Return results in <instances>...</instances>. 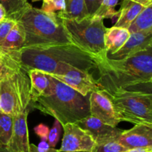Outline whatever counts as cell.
<instances>
[{
    "instance_id": "cell-1",
    "label": "cell",
    "mask_w": 152,
    "mask_h": 152,
    "mask_svg": "<svg viewBox=\"0 0 152 152\" xmlns=\"http://www.w3.org/2000/svg\"><path fill=\"white\" fill-rule=\"evenodd\" d=\"M16 53L21 66L27 70L62 75L71 68L85 72L96 69L94 58L73 44L25 47Z\"/></svg>"
},
{
    "instance_id": "cell-2",
    "label": "cell",
    "mask_w": 152,
    "mask_h": 152,
    "mask_svg": "<svg viewBox=\"0 0 152 152\" xmlns=\"http://www.w3.org/2000/svg\"><path fill=\"white\" fill-rule=\"evenodd\" d=\"M95 61L99 73L97 81L104 90L151 85L152 48L123 59H111L104 55Z\"/></svg>"
},
{
    "instance_id": "cell-3",
    "label": "cell",
    "mask_w": 152,
    "mask_h": 152,
    "mask_svg": "<svg viewBox=\"0 0 152 152\" xmlns=\"http://www.w3.org/2000/svg\"><path fill=\"white\" fill-rule=\"evenodd\" d=\"M16 21L22 25L25 40L22 48L72 44L57 13H48L31 4L21 10Z\"/></svg>"
},
{
    "instance_id": "cell-4",
    "label": "cell",
    "mask_w": 152,
    "mask_h": 152,
    "mask_svg": "<svg viewBox=\"0 0 152 152\" xmlns=\"http://www.w3.org/2000/svg\"><path fill=\"white\" fill-rule=\"evenodd\" d=\"M53 83V93L37 98L31 104V107L53 116L61 125L77 123L90 116L89 95L84 96L55 77Z\"/></svg>"
},
{
    "instance_id": "cell-5",
    "label": "cell",
    "mask_w": 152,
    "mask_h": 152,
    "mask_svg": "<svg viewBox=\"0 0 152 152\" xmlns=\"http://www.w3.org/2000/svg\"><path fill=\"white\" fill-rule=\"evenodd\" d=\"M104 92L111 100L120 122L152 127L151 92L134 88Z\"/></svg>"
},
{
    "instance_id": "cell-6",
    "label": "cell",
    "mask_w": 152,
    "mask_h": 152,
    "mask_svg": "<svg viewBox=\"0 0 152 152\" xmlns=\"http://www.w3.org/2000/svg\"><path fill=\"white\" fill-rule=\"evenodd\" d=\"M62 19L64 28L71 43L94 59L107 55L104 36L107 28L103 19L93 15L77 19Z\"/></svg>"
},
{
    "instance_id": "cell-7",
    "label": "cell",
    "mask_w": 152,
    "mask_h": 152,
    "mask_svg": "<svg viewBox=\"0 0 152 152\" xmlns=\"http://www.w3.org/2000/svg\"><path fill=\"white\" fill-rule=\"evenodd\" d=\"M1 112L12 116L29 110L31 81L28 70L22 66L0 81Z\"/></svg>"
},
{
    "instance_id": "cell-8",
    "label": "cell",
    "mask_w": 152,
    "mask_h": 152,
    "mask_svg": "<svg viewBox=\"0 0 152 152\" xmlns=\"http://www.w3.org/2000/svg\"><path fill=\"white\" fill-rule=\"evenodd\" d=\"M63 137L58 152H91L95 145L88 134L76 123L62 125Z\"/></svg>"
},
{
    "instance_id": "cell-9",
    "label": "cell",
    "mask_w": 152,
    "mask_h": 152,
    "mask_svg": "<svg viewBox=\"0 0 152 152\" xmlns=\"http://www.w3.org/2000/svg\"><path fill=\"white\" fill-rule=\"evenodd\" d=\"M50 75L65 83L84 96L88 95L94 91L102 89L97 80L94 79L89 72H85L79 69L71 68L62 75Z\"/></svg>"
},
{
    "instance_id": "cell-10",
    "label": "cell",
    "mask_w": 152,
    "mask_h": 152,
    "mask_svg": "<svg viewBox=\"0 0 152 152\" xmlns=\"http://www.w3.org/2000/svg\"><path fill=\"white\" fill-rule=\"evenodd\" d=\"M89 105L90 114L103 123L117 127L120 122L111 100L103 89L89 94Z\"/></svg>"
},
{
    "instance_id": "cell-11",
    "label": "cell",
    "mask_w": 152,
    "mask_h": 152,
    "mask_svg": "<svg viewBox=\"0 0 152 152\" xmlns=\"http://www.w3.org/2000/svg\"><path fill=\"white\" fill-rule=\"evenodd\" d=\"M77 125L91 136L95 143L117 141L123 130L103 123L91 115L78 121Z\"/></svg>"
},
{
    "instance_id": "cell-12",
    "label": "cell",
    "mask_w": 152,
    "mask_h": 152,
    "mask_svg": "<svg viewBox=\"0 0 152 152\" xmlns=\"http://www.w3.org/2000/svg\"><path fill=\"white\" fill-rule=\"evenodd\" d=\"M117 142L127 149L152 147V127L144 124H137L130 129L123 131Z\"/></svg>"
},
{
    "instance_id": "cell-13",
    "label": "cell",
    "mask_w": 152,
    "mask_h": 152,
    "mask_svg": "<svg viewBox=\"0 0 152 152\" xmlns=\"http://www.w3.org/2000/svg\"><path fill=\"white\" fill-rule=\"evenodd\" d=\"M151 48H152V31L132 33L125 44L117 52L107 57L111 59H123Z\"/></svg>"
},
{
    "instance_id": "cell-14",
    "label": "cell",
    "mask_w": 152,
    "mask_h": 152,
    "mask_svg": "<svg viewBox=\"0 0 152 152\" xmlns=\"http://www.w3.org/2000/svg\"><path fill=\"white\" fill-rule=\"evenodd\" d=\"M29 110L13 116L12 136L7 148L12 152H28L29 137L28 128V115Z\"/></svg>"
},
{
    "instance_id": "cell-15",
    "label": "cell",
    "mask_w": 152,
    "mask_h": 152,
    "mask_svg": "<svg viewBox=\"0 0 152 152\" xmlns=\"http://www.w3.org/2000/svg\"><path fill=\"white\" fill-rule=\"evenodd\" d=\"M28 73L31 81V103L39 97L48 96L53 93V77L50 74L38 69H29Z\"/></svg>"
},
{
    "instance_id": "cell-16",
    "label": "cell",
    "mask_w": 152,
    "mask_h": 152,
    "mask_svg": "<svg viewBox=\"0 0 152 152\" xmlns=\"http://www.w3.org/2000/svg\"><path fill=\"white\" fill-rule=\"evenodd\" d=\"M130 34L127 28L114 25L109 28H107L104 36V44L107 56L117 52L125 44Z\"/></svg>"
},
{
    "instance_id": "cell-17",
    "label": "cell",
    "mask_w": 152,
    "mask_h": 152,
    "mask_svg": "<svg viewBox=\"0 0 152 152\" xmlns=\"http://www.w3.org/2000/svg\"><path fill=\"white\" fill-rule=\"evenodd\" d=\"M145 7L131 0H123L114 26L129 28L131 23Z\"/></svg>"
},
{
    "instance_id": "cell-18",
    "label": "cell",
    "mask_w": 152,
    "mask_h": 152,
    "mask_svg": "<svg viewBox=\"0 0 152 152\" xmlns=\"http://www.w3.org/2000/svg\"><path fill=\"white\" fill-rule=\"evenodd\" d=\"M25 40V34L22 25L16 21V23L0 44V50L6 52H17L22 49Z\"/></svg>"
},
{
    "instance_id": "cell-19",
    "label": "cell",
    "mask_w": 152,
    "mask_h": 152,
    "mask_svg": "<svg viewBox=\"0 0 152 152\" xmlns=\"http://www.w3.org/2000/svg\"><path fill=\"white\" fill-rule=\"evenodd\" d=\"M65 9L58 13V16L64 19H80L90 16L87 10L85 0H64Z\"/></svg>"
},
{
    "instance_id": "cell-20",
    "label": "cell",
    "mask_w": 152,
    "mask_h": 152,
    "mask_svg": "<svg viewBox=\"0 0 152 152\" xmlns=\"http://www.w3.org/2000/svg\"><path fill=\"white\" fill-rule=\"evenodd\" d=\"M128 30L130 34L152 31V5L145 7L131 23Z\"/></svg>"
},
{
    "instance_id": "cell-21",
    "label": "cell",
    "mask_w": 152,
    "mask_h": 152,
    "mask_svg": "<svg viewBox=\"0 0 152 152\" xmlns=\"http://www.w3.org/2000/svg\"><path fill=\"white\" fill-rule=\"evenodd\" d=\"M21 66L16 52H6L0 50V81Z\"/></svg>"
},
{
    "instance_id": "cell-22",
    "label": "cell",
    "mask_w": 152,
    "mask_h": 152,
    "mask_svg": "<svg viewBox=\"0 0 152 152\" xmlns=\"http://www.w3.org/2000/svg\"><path fill=\"white\" fill-rule=\"evenodd\" d=\"M13 116L0 113V144L7 146L12 136Z\"/></svg>"
},
{
    "instance_id": "cell-23",
    "label": "cell",
    "mask_w": 152,
    "mask_h": 152,
    "mask_svg": "<svg viewBox=\"0 0 152 152\" xmlns=\"http://www.w3.org/2000/svg\"><path fill=\"white\" fill-rule=\"evenodd\" d=\"M119 1L120 0H102L93 16H97L102 19H113L114 17H117L118 10H116L115 7L118 4Z\"/></svg>"
},
{
    "instance_id": "cell-24",
    "label": "cell",
    "mask_w": 152,
    "mask_h": 152,
    "mask_svg": "<svg viewBox=\"0 0 152 152\" xmlns=\"http://www.w3.org/2000/svg\"><path fill=\"white\" fill-rule=\"evenodd\" d=\"M28 3V0H0V4L6 10L7 18L14 20Z\"/></svg>"
},
{
    "instance_id": "cell-25",
    "label": "cell",
    "mask_w": 152,
    "mask_h": 152,
    "mask_svg": "<svg viewBox=\"0 0 152 152\" xmlns=\"http://www.w3.org/2000/svg\"><path fill=\"white\" fill-rule=\"evenodd\" d=\"M126 148L117 141H108L102 143H95L91 152H125Z\"/></svg>"
},
{
    "instance_id": "cell-26",
    "label": "cell",
    "mask_w": 152,
    "mask_h": 152,
    "mask_svg": "<svg viewBox=\"0 0 152 152\" xmlns=\"http://www.w3.org/2000/svg\"><path fill=\"white\" fill-rule=\"evenodd\" d=\"M41 9L48 13H58L65 9L64 0H42Z\"/></svg>"
},
{
    "instance_id": "cell-27",
    "label": "cell",
    "mask_w": 152,
    "mask_h": 152,
    "mask_svg": "<svg viewBox=\"0 0 152 152\" xmlns=\"http://www.w3.org/2000/svg\"><path fill=\"white\" fill-rule=\"evenodd\" d=\"M61 130H62V125L56 119H55L53 127L49 130L48 136V142L50 148L56 147L60 137Z\"/></svg>"
},
{
    "instance_id": "cell-28",
    "label": "cell",
    "mask_w": 152,
    "mask_h": 152,
    "mask_svg": "<svg viewBox=\"0 0 152 152\" xmlns=\"http://www.w3.org/2000/svg\"><path fill=\"white\" fill-rule=\"evenodd\" d=\"M16 23V20L9 18H6L4 21L0 22V44L4 41L5 37Z\"/></svg>"
},
{
    "instance_id": "cell-29",
    "label": "cell",
    "mask_w": 152,
    "mask_h": 152,
    "mask_svg": "<svg viewBox=\"0 0 152 152\" xmlns=\"http://www.w3.org/2000/svg\"><path fill=\"white\" fill-rule=\"evenodd\" d=\"M34 131L41 140H48L49 128L44 124H39L34 128Z\"/></svg>"
},
{
    "instance_id": "cell-30",
    "label": "cell",
    "mask_w": 152,
    "mask_h": 152,
    "mask_svg": "<svg viewBox=\"0 0 152 152\" xmlns=\"http://www.w3.org/2000/svg\"><path fill=\"white\" fill-rule=\"evenodd\" d=\"M102 1V0H85L87 10L90 16L93 15L96 12Z\"/></svg>"
},
{
    "instance_id": "cell-31",
    "label": "cell",
    "mask_w": 152,
    "mask_h": 152,
    "mask_svg": "<svg viewBox=\"0 0 152 152\" xmlns=\"http://www.w3.org/2000/svg\"><path fill=\"white\" fill-rule=\"evenodd\" d=\"M50 148L48 140H41L38 145H37V149L39 152H46Z\"/></svg>"
},
{
    "instance_id": "cell-32",
    "label": "cell",
    "mask_w": 152,
    "mask_h": 152,
    "mask_svg": "<svg viewBox=\"0 0 152 152\" xmlns=\"http://www.w3.org/2000/svg\"><path fill=\"white\" fill-rule=\"evenodd\" d=\"M125 152H152V147H137L127 149Z\"/></svg>"
},
{
    "instance_id": "cell-33",
    "label": "cell",
    "mask_w": 152,
    "mask_h": 152,
    "mask_svg": "<svg viewBox=\"0 0 152 152\" xmlns=\"http://www.w3.org/2000/svg\"><path fill=\"white\" fill-rule=\"evenodd\" d=\"M28 152H39L37 149V145L34 144H30ZM46 152H58V149H56L55 148H50Z\"/></svg>"
},
{
    "instance_id": "cell-34",
    "label": "cell",
    "mask_w": 152,
    "mask_h": 152,
    "mask_svg": "<svg viewBox=\"0 0 152 152\" xmlns=\"http://www.w3.org/2000/svg\"><path fill=\"white\" fill-rule=\"evenodd\" d=\"M131 1L136 2L143 7H148V6L152 5V0H131Z\"/></svg>"
},
{
    "instance_id": "cell-35",
    "label": "cell",
    "mask_w": 152,
    "mask_h": 152,
    "mask_svg": "<svg viewBox=\"0 0 152 152\" xmlns=\"http://www.w3.org/2000/svg\"><path fill=\"white\" fill-rule=\"evenodd\" d=\"M7 18V14H6V10L1 4H0V22L4 21Z\"/></svg>"
},
{
    "instance_id": "cell-36",
    "label": "cell",
    "mask_w": 152,
    "mask_h": 152,
    "mask_svg": "<svg viewBox=\"0 0 152 152\" xmlns=\"http://www.w3.org/2000/svg\"><path fill=\"white\" fill-rule=\"evenodd\" d=\"M0 152H12V151L7 148V146L2 145L0 144Z\"/></svg>"
},
{
    "instance_id": "cell-37",
    "label": "cell",
    "mask_w": 152,
    "mask_h": 152,
    "mask_svg": "<svg viewBox=\"0 0 152 152\" xmlns=\"http://www.w3.org/2000/svg\"><path fill=\"white\" fill-rule=\"evenodd\" d=\"M0 113H1V100H0Z\"/></svg>"
},
{
    "instance_id": "cell-38",
    "label": "cell",
    "mask_w": 152,
    "mask_h": 152,
    "mask_svg": "<svg viewBox=\"0 0 152 152\" xmlns=\"http://www.w3.org/2000/svg\"><path fill=\"white\" fill-rule=\"evenodd\" d=\"M31 1H34H34H41V0H31Z\"/></svg>"
}]
</instances>
